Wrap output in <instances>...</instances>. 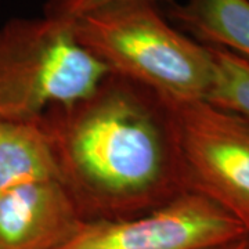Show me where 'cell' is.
<instances>
[{"instance_id":"6da1fadb","label":"cell","mask_w":249,"mask_h":249,"mask_svg":"<svg viewBox=\"0 0 249 249\" xmlns=\"http://www.w3.org/2000/svg\"><path fill=\"white\" fill-rule=\"evenodd\" d=\"M40 122L85 222L132 217L184 193L165 104L129 80L108 73Z\"/></svg>"},{"instance_id":"7a4b0ae2","label":"cell","mask_w":249,"mask_h":249,"mask_svg":"<svg viewBox=\"0 0 249 249\" xmlns=\"http://www.w3.org/2000/svg\"><path fill=\"white\" fill-rule=\"evenodd\" d=\"M79 43L108 73L163 100L206 97L213 78L209 47L175 27L155 3H126L72 22Z\"/></svg>"},{"instance_id":"3957f363","label":"cell","mask_w":249,"mask_h":249,"mask_svg":"<svg viewBox=\"0 0 249 249\" xmlns=\"http://www.w3.org/2000/svg\"><path fill=\"white\" fill-rule=\"evenodd\" d=\"M107 75L72 22L45 14L0 27V118L37 121L88 96Z\"/></svg>"},{"instance_id":"277c9868","label":"cell","mask_w":249,"mask_h":249,"mask_svg":"<svg viewBox=\"0 0 249 249\" xmlns=\"http://www.w3.org/2000/svg\"><path fill=\"white\" fill-rule=\"evenodd\" d=\"M184 193L204 196L249 234V121L199 100H163Z\"/></svg>"},{"instance_id":"5b68a950","label":"cell","mask_w":249,"mask_h":249,"mask_svg":"<svg viewBox=\"0 0 249 249\" xmlns=\"http://www.w3.org/2000/svg\"><path fill=\"white\" fill-rule=\"evenodd\" d=\"M249 235L220 206L183 193L148 212L83 222L58 249H211Z\"/></svg>"},{"instance_id":"8992f818","label":"cell","mask_w":249,"mask_h":249,"mask_svg":"<svg viewBox=\"0 0 249 249\" xmlns=\"http://www.w3.org/2000/svg\"><path fill=\"white\" fill-rule=\"evenodd\" d=\"M83 222L58 180L0 191V249H58Z\"/></svg>"},{"instance_id":"52a82bcc","label":"cell","mask_w":249,"mask_h":249,"mask_svg":"<svg viewBox=\"0 0 249 249\" xmlns=\"http://www.w3.org/2000/svg\"><path fill=\"white\" fill-rule=\"evenodd\" d=\"M168 18L198 43L249 64V0H183L170 6Z\"/></svg>"},{"instance_id":"ba28073f","label":"cell","mask_w":249,"mask_h":249,"mask_svg":"<svg viewBox=\"0 0 249 249\" xmlns=\"http://www.w3.org/2000/svg\"><path fill=\"white\" fill-rule=\"evenodd\" d=\"M50 180L60 173L40 119L0 118V191Z\"/></svg>"},{"instance_id":"9c48e42d","label":"cell","mask_w":249,"mask_h":249,"mask_svg":"<svg viewBox=\"0 0 249 249\" xmlns=\"http://www.w3.org/2000/svg\"><path fill=\"white\" fill-rule=\"evenodd\" d=\"M209 50L213 78L205 100L249 121V64L222 49Z\"/></svg>"},{"instance_id":"30bf717a","label":"cell","mask_w":249,"mask_h":249,"mask_svg":"<svg viewBox=\"0 0 249 249\" xmlns=\"http://www.w3.org/2000/svg\"><path fill=\"white\" fill-rule=\"evenodd\" d=\"M162 0H49L46 4L45 14L50 17L73 22L82 16L97 10L126 4V3H155Z\"/></svg>"},{"instance_id":"8fae6325","label":"cell","mask_w":249,"mask_h":249,"mask_svg":"<svg viewBox=\"0 0 249 249\" xmlns=\"http://www.w3.org/2000/svg\"><path fill=\"white\" fill-rule=\"evenodd\" d=\"M211 249H249V235H244L238 240L230 241V242H226L223 245Z\"/></svg>"}]
</instances>
